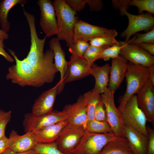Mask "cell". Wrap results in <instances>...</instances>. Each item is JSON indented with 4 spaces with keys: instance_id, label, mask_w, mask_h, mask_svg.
I'll return each mask as SVG.
<instances>
[{
    "instance_id": "obj_39",
    "label": "cell",
    "mask_w": 154,
    "mask_h": 154,
    "mask_svg": "<svg viewBox=\"0 0 154 154\" xmlns=\"http://www.w3.org/2000/svg\"><path fill=\"white\" fill-rule=\"evenodd\" d=\"M91 11H99L103 8L104 4L101 0H86Z\"/></svg>"
},
{
    "instance_id": "obj_20",
    "label": "cell",
    "mask_w": 154,
    "mask_h": 154,
    "mask_svg": "<svg viewBox=\"0 0 154 154\" xmlns=\"http://www.w3.org/2000/svg\"><path fill=\"white\" fill-rule=\"evenodd\" d=\"M124 132L125 137L133 154H146L148 137L128 126H125Z\"/></svg>"
},
{
    "instance_id": "obj_29",
    "label": "cell",
    "mask_w": 154,
    "mask_h": 154,
    "mask_svg": "<svg viewBox=\"0 0 154 154\" xmlns=\"http://www.w3.org/2000/svg\"><path fill=\"white\" fill-rule=\"evenodd\" d=\"M129 6L137 7L138 9V13H143V11L154 14V0H132L129 2Z\"/></svg>"
},
{
    "instance_id": "obj_33",
    "label": "cell",
    "mask_w": 154,
    "mask_h": 154,
    "mask_svg": "<svg viewBox=\"0 0 154 154\" xmlns=\"http://www.w3.org/2000/svg\"><path fill=\"white\" fill-rule=\"evenodd\" d=\"M89 41L90 45L97 47H109L119 43L115 37L104 36L95 37Z\"/></svg>"
},
{
    "instance_id": "obj_10",
    "label": "cell",
    "mask_w": 154,
    "mask_h": 154,
    "mask_svg": "<svg viewBox=\"0 0 154 154\" xmlns=\"http://www.w3.org/2000/svg\"><path fill=\"white\" fill-rule=\"evenodd\" d=\"M82 127L67 123L55 141L59 150L64 154H71L83 136Z\"/></svg>"
},
{
    "instance_id": "obj_31",
    "label": "cell",
    "mask_w": 154,
    "mask_h": 154,
    "mask_svg": "<svg viewBox=\"0 0 154 154\" xmlns=\"http://www.w3.org/2000/svg\"><path fill=\"white\" fill-rule=\"evenodd\" d=\"M110 47V46H109ZM109 47L107 46L97 47L90 45L84 53L83 56L86 60L88 67L91 68L94 62L98 59V56L103 50Z\"/></svg>"
},
{
    "instance_id": "obj_26",
    "label": "cell",
    "mask_w": 154,
    "mask_h": 154,
    "mask_svg": "<svg viewBox=\"0 0 154 154\" xmlns=\"http://www.w3.org/2000/svg\"><path fill=\"white\" fill-rule=\"evenodd\" d=\"M83 96L86 105L88 121L94 119L95 110L97 104L101 99V95L90 91L86 92Z\"/></svg>"
},
{
    "instance_id": "obj_40",
    "label": "cell",
    "mask_w": 154,
    "mask_h": 154,
    "mask_svg": "<svg viewBox=\"0 0 154 154\" xmlns=\"http://www.w3.org/2000/svg\"><path fill=\"white\" fill-rule=\"evenodd\" d=\"M131 0H112L113 7L116 9L119 10L122 8H125L127 10L128 9L129 6V2Z\"/></svg>"
},
{
    "instance_id": "obj_42",
    "label": "cell",
    "mask_w": 154,
    "mask_h": 154,
    "mask_svg": "<svg viewBox=\"0 0 154 154\" xmlns=\"http://www.w3.org/2000/svg\"><path fill=\"white\" fill-rule=\"evenodd\" d=\"M9 138L5 135L0 138V154L9 148Z\"/></svg>"
},
{
    "instance_id": "obj_38",
    "label": "cell",
    "mask_w": 154,
    "mask_h": 154,
    "mask_svg": "<svg viewBox=\"0 0 154 154\" xmlns=\"http://www.w3.org/2000/svg\"><path fill=\"white\" fill-rule=\"evenodd\" d=\"M148 135V143L146 154H154V129L146 126Z\"/></svg>"
},
{
    "instance_id": "obj_45",
    "label": "cell",
    "mask_w": 154,
    "mask_h": 154,
    "mask_svg": "<svg viewBox=\"0 0 154 154\" xmlns=\"http://www.w3.org/2000/svg\"><path fill=\"white\" fill-rule=\"evenodd\" d=\"M9 37V35L7 33L3 31L0 29V38L6 40L8 39Z\"/></svg>"
},
{
    "instance_id": "obj_44",
    "label": "cell",
    "mask_w": 154,
    "mask_h": 154,
    "mask_svg": "<svg viewBox=\"0 0 154 154\" xmlns=\"http://www.w3.org/2000/svg\"><path fill=\"white\" fill-rule=\"evenodd\" d=\"M148 80L151 83L153 86H154V65H153L148 67Z\"/></svg>"
},
{
    "instance_id": "obj_32",
    "label": "cell",
    "mask_w": 154,
    "mask_h": 154,
    "mask_svg": "<svg viewBox=\"0 0 154 154\" xmlns=\"http://www.w3.org/2000/svg\"><path fill=\"white\" fill-rule=\"evenodd\" d=\"M135 36L127 42L135 44L142 42L154 44V27L145 33L137 34Z\"/></svg>"
},
{
    "instance_id": "obj_9",
    "label": "cell",
    "mask_w": 154,
    "mask_h": 154,
    "mask_svg": "<svg viewBox=\"0 0 154 154\" xmlns=\"http://www.w3.org/2000/svg\"><path fill=\"white\" fill-rule=\"evenodd\" d=\"M114 94L108 88L101 95L104 105L107 121L113 133L117 137H125L124 127L120 113L115 106Z\"/></svg>"
},
{
    "instance_id": "obj_43",
    "label": "cell",
    "mask_w": 154,
    "mask_h": 154,
    "mask_svg": "<svg viewBox=\"0 0 154 154\" xmlns=\"http://www.w3.org/2000/svg\"><path fill=\"white\" fill-rule=\"evenodd\" d=\"M143 49L146 50L151 55L154 54V44L146 43L144 42L137 44Z\"/></svg>"
},
{
    "instance_id": "obj_7",
    "label": "cell",
    "mask_w": 154,
    "mask_h": 154,
    "mask_svg": "<svg viewBox=\"0 0 154 154\" xmlns=\"http://www.w3.org/2000/svg\"><path fill=\"white\" fill-rule=\"evenodd\" d=\"M67 119L66 114L63 109L61 111L53 110L50 113L40 116L29 113L24 116L23 125L25 133L33 132Z\"/></svg>"
},
{
    "instance_id": "obj_27",
    "label": "cell",
    "mask_w": 154,
    "mask_h": 154,
    "mask_svg": "<svg viewBox=\"0 0 154 154\" xmlns=\"http://www.w3.org/2000/svg\"><path fill=\"white\" fill-rule=\"evenodd\" d=\"M86 130L89 132L97 133H113L107 121H100L95 119L88 121Z\"/></svg>"
},
{
    "instance_id": "obj_21",
    "label": "cell",
    "mask_w": 154,
    "mask_h": 154,
    "mask_svg": "<svg viewBox=\"0 0 154 154\" xmlns=\"http://www.w3.org/2000/svg\"><path fill=\"white\" fill-rule=\"evenodd\" d=\"M50 49L54 54L55 66L60 73L59 81L60 87L62 89L64 86L62 83L68 66V62L65 58V53L62 49L60 40L56 37L53 38L49 42Z\"/></svg>"
},
{
    "instance_id": "obj_12",
    "label": "cell",
    "mask_w": 154,
    "mask_h": 154,
    "mask_svg": "<svg viewBox=\"0 0 154 154\" xmlns=\"http://www.w3.org/2000/svg\"><path fill=\"white\" fill-rule=\"evenodd\" d=\"M121 56L134 64L149 67L154 65V57L137 44L119 41Z\"/></svg>"
},
{
    "instance_id": "obj_19",
    "label": "cell",
    "mask_w": 154,
    "mask_h": 154,
    "mask_svg": "<svg viewBox=\"0 0 154 154\" xmlns=\"http://www.w3.org/2000/svg\"><path fill=\"white\" fill-rule=\"evenodd\" d=\"M9 139V148L17 153L32 149L38 143L33 133L32 132L20 135L17 131L12 130Z\"/></svg>"
},
{
    "instance_id": "obj_5",
    "label": "cell",
    "mask_w": 154,
    "mask_h": 154,
    "mask_svg": "<svg viewBox=\"0 0 154 154\" xmlns=\"http://www.w3.org/2000/svg\"><path fill=\"white\" fill-rule=\"evenodd\" d=\"M117 137L113 133H97L85 130L83 136L71 154H100L107 143Z\"/></svg>"
},
{
    "instance_id": "obj_34",
    "label": "cell",
    "mask_w": 154,
    "mask_h": 154,
    "mask_svg": "<svg viewBox=\"0 0 154 154\" xmlns=\"http://www.w3.org/2000/svg\"><path fill=\"white\" fill-rule=\"evenodd\" d=\"M89 45L88 42L77 40L68 47V50L71 54L82 56Z\"/></svg>"
},
{
    "instance_id": "obj_36",
    "label": "cell",
    "mask_w": 154,
    "mask_h": 154,
    "mask_svg": "<svg viewBox=\"0 0 154 154\" xmlns=\"http://www.w3.org/2000/svg\"><path fill=\"white\" fill-rule=\"evenodd\" d=\"M94 117V119L97 121H107L104 105L101 99L95 108Z\"/></svg>"
},
{
    "instance_id": "obj_28",
    "label": "cell",
    "mask_w": 154,
    "mask_h": 154,
    "mask_svg": "<svg viewBox=\"0 0 154 154\" xmlns=\"http://www.w3.org/2000/svg\"><path fill=\"white\" fill-rule=\"evenodd\" d=\"M33 149L39 154H64L58 148L56 142L49 143H37Z\"/></svg>"
},
{
    "instance_id": "obj_11",
    "label": "cell",
    "mask_w": 154,
    "mask_h": 154,
    "mask_svg": "<svg viewBox=\"0 0 154 154\" xmlns=\"http://www.w3.org/2000/svg\"><path fill=\"white\" fill-rule=\"evenodd\" d=\"M117 33L114 29L107 28L95 25L76 19L74 29V43L77 40L88 42L97 37H115Z\"/></svg>"
},
{
    "instance_id": "obj_47",
    "label": "cell",
    "mask_w": 154,
    "mask_h": 154,
    "mask_svg": "<svg viewBox=\"0 0 154 154\" xmlns=\"http://www.w3.org/2000/svg\"><path fill=\"white\" fill-rule=\"evenodd\" d=\"M1 154H17V153L12 151L9 148Z\"/></svg>"
},
{
    "instance_id": "obj_46",
    "label": "cell",
    "mask_w": 154,
    "mask_h": 154,
    "mask_svg": "<svg viewBox=\"0 0 154 154\" xmlns=\"http://www.w3.org/2000/svg\"><path fill=\"white\" fill-rule=\"evenodd\" d=\"M17 154H39L36 151L33 150V149H31L27 151L17 153Z\"/></svg>"
},
{
    "instance_id": "obj_16",
    "label": "cell",
    "mask_w": 154,
    "mask_h": 154,
    "mask_svg": "<svg viewBox=\"0 0 154 154\" xmlns=\"http://www.w3.org/2000/svg\"><path fill=\"white\" fill-rule=\"evenodd\" d=\"M63 109L66 114L68 123L86 129L88 117L83 95L80 96L75 102L66 105Z\"/></svg>"
},
{
    "instance_id": "obj_41",
    "label": "cell",
    "mask_w": 154,
    "mask_h": 154,
    "mask_svg": "<svg viewBox=\"0 0 154 154\" xmlns=\"http://www.w3.org/2000/svg\"><path fill=\"white\" fill-rule=\"evenodd\" d=\"M4 40V39L0 38V55L2 56L7 61L12 63L14 61V59L5 50Z\"/></svg>"
},
{
    "instance_id": "obj_14",
    "label": "cell",
    "mask_w": 154,
    "mask_h": 154,
    "mask_svg": "<svg viewBox=\"0 0 154 154\" xmlns=\"http://www.w3.org/2000/svg\"><path fill=\"white\" fill-rule=\"evenodd\" d=\"M91 68L83 56L71 54L68 62L67 70L63 79V85L80 80L90 74Z\"/></svg>"
},
{
    "instance_id": "obj_6",
    "label": "cell",
    "mask_w": 154,
    "mask_h": 154,
    "mask_svg": "<svg viewBox=\"0 0 154 154\" xmlns=\"http://www.w3.org/2000/svg\"><path fill=\"white\" fill-rule=\"evenodd\" d=\"M120 114L124 126L130 127L148 137L146 129L147 119L138 106L136 95L129 99Z\"/></svg>"
},
{
    "instance_id": "obj_18",
    "label": "cell",
    "mask_w": 154,
    "mask_h": 154,
    "mask_svg": "<svg viewBox=\"0 0 154 154\" xmlns=\"http://www.w3.org/2000/svg\"><path fill=\"white\" fill-rule=\"evenodd\" d=\"M128 63L121 56L112 59L108 88L114 93L119 88L125 76Z\"/></svg>"
},
{
    "instance_id": "obj_17",
    "label": "cell",
    "mask_w": 154,
    "mask_h": 154,
    "mask_svg": "<svg viewBox=\"0 0 154 154\" xmlns=\"http://www.w3.org/2000/svg\"><path fill=\"white\" fill-rule=\"evenodd\" d=\"M59 83L50 89L44 91L36 100L33 105L32 112L36 116L48 114L53 110L56 96L59 94Z\"/></svg>"
},
{
    "instance_id": "obj_30",
    "label": "cell",
    "mask_w": 154,
    "mask_h": 154,
    "mask_svg": "<svg viewBox=\"0 0 154 154\" xmlns=\"http://www.w3.org/2000/svg\"><path fill=\"white\" fill-rule=\"evenodd\" d=\"M121 48V45L119 41L118 43L102 50L99 54L98 59H102L104 61H107L110 58H116L120 54Z\"/></svg>"
},
{
    "instance_id": "obj_23",
    "label": "cell",
    "mask_w": 154,
    "mask_h": 154,
    "mask_svg": "<svg viewBox=\"0 0 154 154\" xmlns=\"http://www.w3.org/2000/svg\"><path fill=\"white\" fill-rule=\"evenodd\" d=\"M68 123L67 120L61 121L33 132L38 143L55 141L60 132Z\"/></svg>"
},
{
    "instance_id": "obj_4",
    "label": "cell",
    "mask_w": 154,
    "mask_h": 154,
    "mask_svg": "<svg viewBox=\"0 0 154 154\" xmlns=\"http://www.w3.org/2000/svg\"><path fill=\"white\" fill-rule=\"evenodd\" d=\"M148 68L139 65L128 63L125 76L126 88L125 92L118 99V109L120 113L129 99L137 94L148 80Z\"/></svg>"
},
{
    "instance_id": "obj_13",
    "label": "cell",
    "mask_w": 154,
    "mask_h": 154,
    "mask_svg": "<svg viewBox=\"0 0 154 154\" xmlns=\"http://www.w3.org/2000/svg\"><path fill=\"white\" fill-rule=\"evenodd\" d=\"M40 11L39 24L46 37L57 34L58 25L53 2L50 0H38Z\"/></svg>"
},
{
    "instance_id": "obj_2",
    "label": "cell",
    "mask_w": 154,
    "mask_h": 154,
    "mask_svg": "<svg viewBox=\"0 0 154 154\" xmlns=\"http://www.w3.org/2000/svg\"><path fill=\"white\" fill-rule=\"evenodd\" d=\"M24 15L28 23L30 33L31 45L29 51L25 58L27 61L34 67L47 75H50L52 68L49 54L48 51L44 52V47L46 37L39 38L37 35L34 15L24 9Z\"/></svg>"
},
{
    "instance_id": "obj_8",
    "label": "cell",
    "mask_w": 154,
    "mask_h": 154,
    "mask_svg": "<svg viewBox=\"0 0 154 154\" xmlns=\"http://www.w3.org/2000/svg\"><path fill=\"white\" fill-rule=\"evenodd\" d=\"M119 10L121 15H126L129 20L127 27L120 36L125 38L126 42L136 33L141 31L147 32L154 27V18L152 14L147 13L136 15L129 13L125 8H121Z\"/></svg>"
},
{
    "instance_id": "obj_37",
    "label": "cell",
    "mask_w": 154,
    "mask_h": 154,
    "mask_svg": "<svg viewBox=\"0 0 154 154\" xmlns=\"http://www.w3.org/2000/svg\"><path fill=\"white\" fill-rule=\"evenodd\" d=\"M65 1L70 8L76 12L83 10L86 4V0H65Z\"/></svg>"
},
{
    "instance_id": "obj_1",
    "label": "cell",
    "mask_w": 154,
    "mask_h": 154,
    "mask_svg": "<svg viewBox=\"0 0 154 154\" xmlns=\"http://www.w3.org/2000/svg\"><path fill=\"white\" fill-rule=\"evenodd\" d=\"M8 50L16 63L9 67L6 76L7 80L21 86L35 87H40L53 81L44 73L33 66L25 58L20 60L14 51L10 49Z\"/></svg>"
},
{
    "instance_id": "obj_22",
    "label": "cell",
    "mask_w": 154,
    "mask_h": 154,
    "mask_svg": "<svg viewBox=\"0 0 154 154\" xmlns=\"http://www.w3.org/2000/svg\"><path fill=\"white\" fill-rule=\"evenodd\" d=\"M110 68L108 63L101 66L94 63L92 64L90 74L94 78L95 84L91 91L100 94L106 90L109 84Z\"/></svg>"
},
{
    "instance_id": "obj_15",
    "label": "cell",
    "mask_w": 154,
    "mask_h": 154,
    "mask_svg": "<svg viewBox=\"0 0 154 154\" xmlns=\"http://www.w3.org/2000/svg\"><path fill=\"white\" fill-rule=\"evenodd\" d=\"M148 80L136 95L138 107L143 113L147 121L154 125V91Z\"/></svg>"
},
{
    "instance_id": "obj_24",
    "label": "cell",
    "mask_w": 154,
    "mask_h": 154,
    "mask_svg": "<svg viewBox=\"0 0 154 154\" xmlns=\"http://www.w3.org/2000/svg\"><path fill=\"white\" fill-rule=\"evenodd\" d=\"M100 154H133L125 138L118 137L107 143Z\"/></svg>"
},
{
    "instance_id": "obj_3",
    "label": "cell",
    "mask_w": 154,
    "mask_h": 154,
    "mask_svg": "<svg viewBox=\"0 0 154 154\" xmlns=\"http://www.w3.org/2000/svg\"><path fill=\"white\" fill-rule=\"evenodd\" d=\"M55 9L58 31L57 38L64 41L69 47L74 44V29L77 17L76 13L68 6L65 0H55L53 2Z\"/></svg>"
},
{
    "instance_id": "obj_35",
    "label": "cell",
    "mask_w": 154,
    "mask_h": 154,
    "mask_svg": "<svg viewBox=\"0 0 154 154\" xmlns=\"http://www.w3.org/2000/svg\"><path fill=\"white\" fill-rule=\"evenodd\" d=\"M11 111H5L0 110V138L5 135L6 126L10 121Z\"/></svg>"
},
{
    "instance_id": "obj_25",
    "label": "cell",
    "mask_w": 154,
    "mask_h": 154,
    "mask_svg": "<svg viewBox=\"0 0 154 154\" xmlns=\"http://www.w3.org/2000/svg\"><path fill=\"white\" fill-rule=\"evenodd\" d=\"M26 0H2L0 1V25L1 29L8 33L11 28V23L8 15L11 9L14 6L20 4L23 7L27 3Z\"/></svg>"
}]
</instances>
